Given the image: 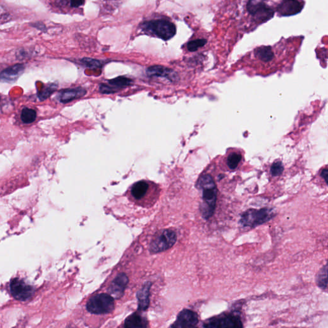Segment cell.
I'll list each match as a JSON object with an SVG mask.
<instances>
[{
	"mask_svg": "<svg viewBox=\"0 0 328 328\" xmlns=\"http://www.w3.org/2000/svg\"><path fill=\"white\" fill-rule=\"evenodd\" d=\"M198 188L202 190L203 202L200 205L202 216L205 220L212 217L216 208L217 189L211 176L205 174L201 176L197 183Z\"/></svg>",
	"mask_w": 328,
	"mask_h": 328,
	"instance_id": "1",
	"label": "cell"
},
{
	"mask_svg": "<svg viewBox=\"0 0 328 328\" xmlns=\"http://www.w3.org/2000/svg\"><path fill=\"white\" fill-rule=\"evenodd\" d=\"M141 27L148 34L156 36L164 40L172 39L176 33V26L169 21L165 20L147 21Z\"/></svg>",
	"mask_w": 328,
	"mask_h": 328,
	"instance_id": "2",
	"label": "cell"
},
{
	"mask_svg": "<svg viewBox=\"0 0 328 328\" xmlns=\"http://www.w3.org/2000/svg\"><path fill=\"white\" fill-rule=\"evenodd\" d=\"M274 216V212L271 208L250 209L241 215L239 224L244 227L253 228L270 221Z\"/></svg>",
	"mask_w": 328,
	"mask_h": 328,
	"instance_id": "3",
	"label": "cell"
},
{
	"mask_svg": "<svg viewBox=\"0 0 328 328\" xmlns=\"http://www.w3.org/2000/svg\"><path fill=\"white\" fill-rule=\"evenodd\" d=\"M114 298L109 294H100L92 297L87 304V309L94 314H105L112 312L114 308Z\"/></svg>",
	"mask_w": 328,
	"mask_h": 328,
	"instance_id": "4",
	"label": "cell"
},
{
	"mask_svg": "<svg viewBox=\"0 0 328 328\" xmlns=\"http://www.w3.org/2000/svg\"><path fill=\"white\" fill-rule=\"evenodd\" d=\"M176 240L175 232L165 229L160 232L152 241L150 245L151 252L156 253L169 250L176 243Z\"/></svg>",
	"mask_w": 328,
	"mask_h": 328,
	"instance_id": "5",
	"label": "cell"
},
{
	"mask_svg": "<svg viewBox=\"0 0 328 328\" xmlns=\"http://www.w3.org/2000/svg\"><path fill=\"white\" fill-rule=\"evenodd\" d=\"M203 327H243V322L240 317L237 315L226 314L220 315L219 317L210 318L207 323H205Z\"/></svg>",
	"mask_w": 328,
	"mask_h": 328,
	"instance_id": "6",
	"label": "cell"
},
{
	"mask_svg": "<svg viewBox=\"0 0 328 328\" xmlns=\"http://www.w3.org/2000/svg\"><path fill=\"white\" fill-rule=\"evenodd\" d=\"M10 289L12 296L19 301L28 300L34 293L32 287L20 279H14L11 282Z\"/></svg>",
	"mask_w": 328,
	"mask_h": 328,
	"instance_id": "7",
	"label": "cell"
},
{
	"mask_svg": "<svg viewBox=\"0 0 328 328\" xmlns=\"http://www.w3.org/2000/svg\"><path fill=\"white\" fill-rule=\"evenodd\" d=\"M304 6L298 0H282L277 7L278 15L282 17L295 16L302 11Z\"/></svg>",
	"mask_w": 328,
	"mask_h": 328,
	"instance_id": "8",
	"label": "cell"
},
{
	"mask_svg": "<svg viewBox=\"0 0 328 328\" xmlns=\"http://www.w3.org/2000/svg\"><path fill=\"white\" fill-rule=\"evenodd\" d=\"M199 318L197 313L191 310H183L179 313L177 320L172 327H194L198 324Z\"/></svg>",
	"mask_w": 328,
	"mask_h": 328,
	"instance_id": "9",
	"label": "cell"
},
{
	"mask_svg": "<svg viewBox=\"0 0 328 328\" xmlns=\"http://www.w3.org/2000/svg\"><path fill=\"white\" fill-rule=\"evenodd\" d=\"M23 64H18L4 69L0 73V82H13L25 71Z\"/></svg>",
	"mask_w": 328,
	"mask_h": 328,
	"instance_id": "10",
	"label": "cell"
},
{
	"mask_svg": "<svg viewBox=\"0 0 328 328\" xmlns=\"http://www.w3.org/2000/svg\"><path fill=\"white\" fill-rule=\"evenodd\" d=\"M147 74L150 76L166 78L171 81L178 80V74L171 69L162 66H153L147 69Z\"/></svg>",
	"mask_w": 328,
	"mask_h": 328,
	"instance_id": "11",
	"label": "cell"
},
{
	"mask_svg": "<svg viewBox=\"0 0 328 328\" xmlns=\"http://www.w3.org/2000/svg\"><path fill=\"white\" fill-rule=\"evenodd\" d=\"M128 283V278L126 274H121L118 275L112 282L109 288V293L112 298H120L122 294H123Z\"/></svg>",
	"mask_w": 328,
	"mask_h": 328,
	"instance_id": "12",
	"label": "cell"
},
{
	"mask_svg": "<svg viewBox=\"0 0 328 328\" xmlns=\"http://www.w3.org/2000/svg\"><path fill=\"white\" fill-rule=\"evenodd\" d=\"M86 93H87V91L83 88H69V89L61 91L59 95V100L63 104H67L73 100L84 97Z\"/></svg>",
	"mask_w": 328,
	"mask_h": 328,
	"instance_id": "13",
	"label": "cell"
},
{
	"mask_svg": "<svg viewBox=\"0 0 328 328\" xmlns=\"http://www.w3.org/2000/svg\"><path fill=\"white\" fill-rule=\"evenodd\" d=\"M274 9L267 5V6L258 9L253 14H251V16H252L253 20L255 22L263 24L272 19L274 17Z\"/></svg>",
	"mask_w": 328,
	"mask_h": 328,
	"instance_id": "14",
	"label": "cell"
},
{
	"mask_svg": "<svg viewBox=\"0 0 328 328\" xmlns=\"http://www.w3.org/2000/svg\"><path fill=\"white\" fill-rule=\"evenodd\" d=\"M255 56L263 62H269L272 61L274 57V54L273 52L272 48L269 45H262L258 47L255 50Z\"/></svg>",
	"mask_w": 328,
	"mask_h": 328,
	"instance_id": "15",
	"label": "cell"
},
{
	"mask_svg": "<svg viewBox=\"0 0 328 328\" xmlns=\"http://www.w3.org/2000/svg\"><path fill=\"white\" fill-rule=\"evenodd\" d=\"M148 325L147 320L140 315L136 314L131 315L130 317L126 318L124 327L136 328V327H146Z\"/></svg>",
	"mask_w": 328,
	"mask_h": 328,
	"instance_id": "16",
	"label": "cell"
},
{
	"mask_svg": "<svg viewBox=\"0 0 328 328\" xmlns=\"http://www.w3.org/2000/svg\"><path fill=\"white\" fill-rule=\"evenodd\" d=\"M149 189V185L145 181H140L134 184L131 188V195L136 200H140L146 195Z\"/></svg>",
	"mask_w": 328,
	"mask_h": 328,
	"instance_id": "17",
	"label": "cell"
},
{
	"mask_svg": "<svg viewBox=\"0 0 328 328\" xmlns=\"http://www.w3.org/2000/svg\"><path fill=\"white\" fill-rule=\"evenodd\" d=\"M316 284L320 289L326 290L327 287V266L325 265L318 272L316 276Z\"/></svg>",
	"mask_w": 328,
	"mask_h": 328,
	"instance_id": "18",
	"label": "cell"
},
{
	"mask_svg": "<svg viewBox=\"0 0 328 328\" xmlns=\"http://www.w3.org/2000/svg\"><path fill=\"white\" fill-rule=\"evenodd\" d=\"M36 117H37V112L35 110L25 108L21 112V119L24 123H32L35 121Z\"/></svg>",
	"mask_w": 328,
	"mask_h": 328,
	"instance_id": "19",
	"label": "cell"
},
{
	"mask_svg": "<svg viewBox=\"0 0 328 328\" xmlns=\"http://www.w3.org/2000/svg\"><path fill=\"white\" fill-rule=\"evenodd\" d=\"M57 87V86L56 84L47 85L43 87L38 93V97L40 101H44L48 99L55 92Z\"/></svg>",
	"mask_w": 328,
	"mask_h": 328,
	"instance_id": "20",
	"label": "cell"
},
{
	"mask_svg": "<svg viewBox=\"0 0 328 328\" xmlns=\"http://www.w3.org/2000/svg\"><path fill=\"white\" fill-rule=\"evenodd\" d=\"M109 82L110 85L120 88L125 87V86L130 85L132 81L130 78L125 77V76H119V77L112 79V80H109Z\"/></svg>",
	"mask_w": 328,
	"mask_h": 328,
	"instance_id": "21",
	"label": "cell"
},
{
	"mask_svg": "<svg viewBox=\"0 0 328 328\" xmlns=\"http://www.w3.org/2000/svg\"><path fill=\"white\" fill-rule=\"evenodd\" d=\"M149 290V287H145L141 291L140 296H138L140 310H146L148 307V304H149V298H148Z\"/></svg>",
	"mask_w": 328,
	"mask_h": 328,
	"instance_id": "22",
	"label": "cell"
},
{
	"mask_svg": "<svg viewBox=\"0 0 328 328\" xmlns=\"http://www.w3.org/2000/svg\"><path fill=\"white\" fill-rule=\"evenodd\" d=\"M207 39H198L189 42L186 47H188V50L189 52H195L201 49V48L204 46L205 45L207 44Z\"/></svg>",
	"mask_w": 328,
	"mask_h": 328,
	"instance_id": "23",
	"label": "cell"
},
{
	"mask_svg": "<svg viewBox=\"0 0 328 328\" xmlns=\"http://www.w3.org/2000/svg\"><path fill=\"white\" fill-rule=\"evenodd\" d=\"M266 1L267 0H249L247 6H246L249 14L251 15L258 8L266 6L267 4H265Z\"/></svg>",
	"mask_w": 328,
	"mask_h": 328,
	"instance_id": "24",
	"label": "cell"
},
{
	"mask_svg": "<svg viewBox=\"0 0 328 328\" xmlns=\"http://www.w3.org/2000/svg\"><path fill=\"white\" fill-rule=\"evenodd\" d=\"M242 159V157L238 153H233L227 159V165L229 169H236L238 167L239 163Z\"/></svg>",
	"mask_w": 328,
	"mask_h": 328,
	"instance_id": "25",
	"label": "cell"
},
{
	"mask_svg": "<svg viewBox=\"0 0 328 328\" xmlns=\"http://www.w3.org/2000/svg\"><path fill=\"white\" fill-rule=\"evenodd\" d=\"M81 62L90 69H98L102 67V62L96 59L84 58L81 60Z\"/></svg>",
	"mask_w": 328,
	"mask_h": 328,
	"instance_id": "26",
	"label": "cell"
},
{
	"mask_svg": "<svg viewBox=\"0 0 328 328\" xmlns=\"http://www.w3.org/2000/svg\"><path fill=\"white\" fill-rule=\"evenodd\" d=\"M284 171V166L281 162H276L272 164L270 172L273 176H279Z\"/></svg>",
	"mask_w": 328,
	"mask_h": 328,
	"instance_id": "27",
	"label": "cell"
},
{
	"mask_svg": "<svg viewBox=\"0 0 328 328\" xmlns=\"http://www.w3.org/2000/svg\"><path fill=\"white\" fill-rule=\"evenodd\" d=\"M119 89V88L111 85L102 84L100 86V91L103 94H112V93L116 92Z\"/></svg>",
	"mask_w": 328,
	"mask_h": 328,
	"instance_id": "28",
	"label": "cell"
},
{
	"mask_svg": "<svg viewBox=\"0 0 328 328\" xmlns=\"http://www.w3.org/2000/svg\"><path fill=\"white\" fill-rule=\"evenodd\" d=\"M85 3V0H70V5L74 8H78Z\"/></svg>",
	"mask_w": 328,
	"mask_h": 328,
	"instance_id": "29",
	"label": "cell"
},
{
	"mask_svg": "<svg viewBox=\"0 0 328 328\" xmlns=\"http://www.w3.org/2000/svg\"><path fill=\"white\" fill-rule=\"evenodd\" d=\"M327 175L328 171L327 169H323V171L321 172V176L322 178L324 179L325 183H327Z\"/></svg>",
	"mask_w": 328,
	"mask_h": 328,
	"instance_id": "30",
	"label": "cell"
}]
</instances>
